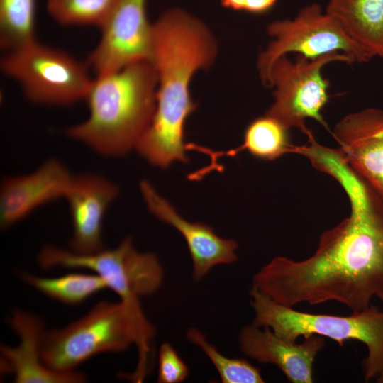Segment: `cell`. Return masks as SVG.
I'll list each match as a JSON object with an SVG mask.
<instances>
[{"label":"cell","mask_w":383,"mask_h":383,"mask_svg":"<svg viewBox=\"0 0 383 383\" xmlns=\"http://www.w3.org/2000/svg\"><path fill=\"white\" fill-rule=\"evenodd\" d=\"M146 3L147 0L117 1L100 28V39L87 60L95 75L139 61H151L153 25L148 19Z\"/></svg>","instance_id":"cell-10"},{"label":"cell","mask_w":383,"mask_h":383,"mask_svg":"<svg viewBox=\"0 0 383 383\" xmlns=\"http://www.w3.org/2000/svg\"><path fill=\"white\" fill-rule=\"evenodd\" d=\"M294 147L290 143L289 129L276 118L265 114L248 125L243 143L235 148L215 151L194 143H187V150L198 151L211 159L209 165L189 174L187 177L189 180L198 181L211 171L221 172L223 167L218 163L219 157H235L243 150H247L256 158L274 160L287 153L293 152Z\"/></svg>","instance_id":"cell-17"},{"label":"cell","mask_w":383,"mask_h":383,"mask_svg":"<svg viewBox=\"0 0 383 383\" xmlns=\"http://www.w3.org/2000/svg\"><path fill=\"white\" fill-rule=\"evenodd\" d=\"M9 324L18 337L14 346H1L3 371L13 376L16 383H79L86 377L76 371L59 373L50 370L43 361L42 343L45 332L43 321L37 316L15 310Z\"/></svg>","instance_id":"cell-16"},{"label":"cell","mask_w":383,"mask_h":383,"mask_svg":"<svg viewBox=\"0 0 383 383\" xmlns=\"http://www.w3.org/2000/svg\"><path fill=\"white\" fill-rule=\"evenodd\" d=\"M250 296L254 311L252 323L267 327L287 340L296 342L300 336L318 335L336 341L340 346L350 340L363 343L367 348L365 380L377 377L383 382V310L370 306L350 316L316 314L278 304L254 287Z\"/></svg>","instance_id":"cell-5"},{"label":"cell","mask_w":383,"mask_h":383,"mask_svg":"<svg viewBox=\"0 0 383 383\" xmlns=\"http://www.w3.org/2000/svg\"><path fill=\"white\" fill-rule=\"evenodd\" d=\"M157 382L180 383L189 376L188 367L174 347L162 343L158 351Z\"/></svg>","instance_id":"cell-23"},{"label":"cell","mask_w":383,"mask_h":383,"mask_svg":"<svg viewBox=\"0 0 383 383\" xmlns=\"http://www.w3.org/2000/svg\"><path fill=\"white\" fill-rule=\"evenodd\" d=\"M0 67L38 104L67 106L85 100L94 79L87 63L36 39L5 51Z\"/></svg>","instance_id":"cell-6"},{"label":"cell","mask_w":383,"mask_h":383,"mask_svg":"<svg viewBox=\"0 0 383 383\" xmlns=\"http://www.w3.org/2000/svg\"><path fill=\"white\" fill-rule=\"evenodd\" d=\"M248 0H221L224 8L234 11H243Z\"/></svg>","instance_id":"cell-25"},{"label":"cell","mask_w":383,"mask_h":383,"mask_svg":"<svg viewBox=\"0 0 383 383\" xmlns=\"http://www.w3.org/2000/svg\"><path fill=\"white\" fill-rule=\"evenodd\" d=\"M140 190L149 211L174 227L184 238L192 257V277L195 281L203 279L217 265H229L237 260L238 244L235 240L218 236L207 224L183 218L148 181L140 182Z\"/></svg>","instance_id":"cell-12"},{"label":"cell","mask_w":383,"mask_h":383,"mask_svg":"<svg viewBox=\"0 0 383 383\" xmlns=\"http://www.w3.org/2000/svg\"><path fill=\"white\" fill-rule=\"evenodd\" d=\"M273 40L257 59L262 82L270 87L273 65L280 57L294 52L309 60L341 52L354 62L370 60L371 57L346 33L340 22L323 13L318 4L301 9L293 20L276 21L267 27Z\"/></svg>","instance_id":"cell-8"},{"label":"cell","mask_w":383,"mask_h":383,"mask_svg":"<svg viewBox=\"0 0 383 383\" xmlns=\"http://www.w3.org/2000/svg\"><path fill=\"white\" fill-rule=\"evenodd\" d=\"M36 0H0V43L4 51L35 38Z\"/></svg>","instance_id":"cell-20"},{"label":"cell","mask_w":383,"mask_h":383,"mask_svg":"<svg viewBox=\"0 0 383 383\" xmlns=\"http://www.w3.org/2000/svg\"><path fill=\"white\" fill-rule=\"evenodd\" d=\"M332 62H354L341 52L330 53L315 60L298 55L295 62L286 55L279 58L270 74V87H275L274 101L266 114L289 130L296 128L306 135L311 132L305 124L307 118L328 128L321 112L328 101L330 84L323 77L321 70Z\"/></svg>","instance_id":"cell-9"},{"label":"cell","mask_w":383,"mask_h":383,"mask_svg":"<svg viewBox=\"0 0 383 383\" xmlns=\"http://www.w3.org/2000/svg\"><path fill=\"white\" fill-rule=\"evenodd\" d=\"M152 25L156 106L135 149L152 165L167 169L174 162L189 160L184 127L197 107L190 94V82L196 71L213 63L217 46L203 22L180 9H169Z\"/></svg>","instance_id":"cell-2"},{"label":"cell","mask_w":383,"mask_h":383,"mask_svg":"<svg viewBox=\"0 0 383 383\" xmlns=\"http://www.w3.org/2000/svg\"><path fill=\"white\" fill-rule=\"evenodd\" d=\"M381 299H382V301H383V297H382Z\"/></svg>","instance_id":"cell-26"},{"label":"cell","mask_w":383,"mask_h":383,"mask_svg":"<svg viewBox=\"0 0 383 383\" xmlns=\"http://www.w3.org/2000/svg\"><path fill=\"white\" fill-rule=\"evenodd\" d=\"M21 279L47 296L66 304H78L92 295L108 289L104 280L95 273H70L45 277L28 272Z\"/></svg>","instance_id":"cell-19"},{"label":"cell","mask_w":383,"mask_h":383,"mask_svg":"<svg viewBox=\"0 0 383 383\" xmlns=\"http://www.w3.org/2000/svg\"><path fill=\"white\" fill-rule=\"evenodd\" d=\"M301 343L287 340L267 327L254 323L244 326L238 336L239 348L247 357L277 366L293 383L313 382V364L323 348V336L304 337Z\"/></svg>","instance_id":"cell-14"},{"label":"cell","mask_w":383,"mask_h":383,"mask_svg":"<svg viewBox=\"0 0 383 383\" xmlns=\"http://www.w3.org/2000/svg\"><path fill=\"white\" fill-rule=\"evenodd\" d=\"M73 175L56 159L34 172L3 179L0 189V223L9 228L42 205L64 198Z\"/></svg>","instance_id":"cell-15"},{"label":"cell","mask_w":383,"mask_h":383,"mask_svg":"<svg viewBox=\"0 0 383 383\" xmlns=\"http://www.w3.org/2000/svg\"><path fill=\"white\" fill-rule=\"evenodd\" d=\"M157 77L152 62L139 61L94 77L85 99L87 118L66 131L97 153L121 156L149 126L156 106Z\"/></svg>","instance_id":"cell-3"},{"label":"cell","mask_w":383,"mask_h":383,"mask_svg":"<svg viewBox=\"0 0 383 383\" xmlns=\"http://www.w3.org/2000/svg\"><path fill=\"white\" fill-rule=\"evenodd\" d=\"M326 13L372 58L383 57V0H328Z\"/></svg>","instance_id":"cell-18"},{"label":"cell","mask_w":383,"mask_h":383,"mask_svg":"<svg viewBox=\"0 0 383 383\" xmlns=\"http://www.w3.org/2000/svg\"><path fill=\"white\" fill-rule=\"evenodd\" d=\"M155 328L139 302L102 301L82 318L60 328L45 332L42 358L50 370L72 373L91 357L103 353H119L131 345L138 350V361L132 379L147 374Z\"/></svg>","instance_id":"cell-4"},{"label":"cell","mask_w":383,"mask_h":383,"mask_svg":"<svg viewBox=\"0 0 383 383\" xmlns=\"http://www.w3.org/2000/svg\"><path fill=\"white\" fill-rule=\"evenodd\" d=\"M118 0H46V9L57 23L65 26L104 23Z\"/></svg>","instance_id":"cell-21"},{"label":"cell","mask_w":383,"mask_h":383,"mask_svg":"<svg viewBox=\"0 0 383 383\" xmlns=\"http://www.w3.org/2000/svg\"><path fill=\"white\" fill-rule=\"evenodd\" d=\"M312 165L343 189L350 215L321 233L308 258H273L254 275L252 287L289 307L335 301L359 312L374 296L383 297V201L339 148H318Z\"/></svg>","instance_id":"cell-1"},{"label":"cell","mask_w":383,"mask_h":383,"mask_svg":"<svg viewBox=\"0 0 383 383\" xmlns=\"http://www.w3.org/2000/svg\"><path fill=\"white\" fill-rule=\"evenodd\" d=\"M38 262L43 269L54 267L84 269L100 276L107 288L121 301L132 303L151 295L161 287L163 267L151 252H140L131 237L124 238L112 249H102L91 254H78L54 245L40 250Z\"/></svg>","instance_id":"cell-7"},{"label":"cell","mask_w":383,"mask_h":383,"mask_svg":"<svg viewBox=\"0 0 383 383\" xmlns=\"http://www.w3.org/2000/svg\"><path fill=\"white\" fill-rule=\"evenodd\" d=\"M187 338L197 346L213 363L223 383H262L260 370L243 358L228 357L211 344L204 333L192 328Z\"/></svg>","instance_id":"cell-22"},{"label":"cell","mask_w":383,"mask_h":383,"mask_svg":"<svg viewBox=\"0 0 383 383\" xmlns=\"http://www.w3.org/2000/svg\"><path fill=\"white\" fill-rule=\"evenodd\" d=\"M277 0H248L244 11L261 14L270 11L276 4Z\"/></svg>","instance_id":"cell-24"},{"label":"cell","mask_w":383,"mask_h":383,"mask_svg":"<svg viewBox=\"0 0 383 383\" xmlns=\"http://www.w3.org/2000/svg\"><path fill=\"white\" fill-rule=\"evenodd\" d=\"M331 134L348 165L383 201V111L367 108L348 114Z\"/></svg>","instance_id":"cell-11"},{"label":"cell","mask_w":383,"mask_h":383,"mask_svg":"<svg viewBox=\"0 0 383 383\" xmlns=\"http://www.w3.org/2000/svg\"><path fill=\"white\" fill-rule=\"evenodd\" d=\"M118 194V187L103 176L73 175L64 197L68 203L73 230L70 250L91 254L104 249V216Z\"/></svg>","instance_id":"cell-13"}]
</instances>
